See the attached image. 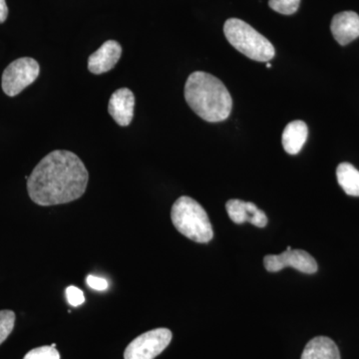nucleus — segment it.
I'll return each mask as SVG.
<instances>
[{
    "label": "nucleus",
    "instance_id": "obj_1",
    "mask_svg": "<svg viewBox=\"0 0 359 359\" xmlns=\"http://www.w3.org/2000/svg\"><path fill=\"white\" fill-rule=\"evenodd\" d=\"M88 180V171L76 154L52 151L28 177L27 192L35 204L43 207L67 204L83 196Z\"/></svg>",
    "mask_w": 359,
    "mask_h": 359
},
{
    "label": "nucleus",
    "instance_id": "obj_2",
    "mask_svg": "<svg viewBox=\"0 0 359 359\" xmlns=\"http://www.w3.org/2000/svg\"><path fill=\"white\" fill-rule=\"evenodd\" d=\"M185 99L191 109L207 122L224 121L233 108V99L223 82L203 71H196L187 79Z\"/></svg>",
    "mask_w": 359,
    "mask_h": 359
},
{
    "label": "nucleus",
    "instance_id": "obj_3",
    "mask_svg": "<svg viewBox=\"0 0 359 359\" xmlns=\"http://www.w3.org/2000/svg\"><path fill=\"white\" fill-rule=\"evenodd\" d=\"M171 219L175 228L194 242L205 244L214 237L207 212L192 198L180 197L172 207Z\"/></svg>",
    "mask_w": 359,
    "mask_h": 359
},
{
    "label": "nucleus",
    "instance_id": "obj_4",
    "mask_svg": "<svg viewBox=\"0 0 359 359\" xmlns=\"http://www.w3.org/2000/svg\"><path fill=\"white\" fill-rule=\"evenodd\" d=\"M224 33L231 46L252 60L269 62L275 57L273 45L245 21L238 18L226 20Z\"/></svg>",
    "mask_w": 359,
    "mask_h": 359
},
{
    "label": "nucleus",
    "instance_id": "obj_5",
    "mask_svg": "<svg viewBox=\"0 0 359 359\" xmlns=\"http://www.w3.org/2000/svg\"><path fill=\"white\" fill-rule=\"evenodd\" d=\"M40 67L35 59L23 57L11 63L2 74V90L7 96L18 95L39 76Z\"/></svg>",
    "mask_w": 359,
    "mask_h": 359
},
{
    "label": "nucleus",
    "instance_id": "obj_6",
    "mask_svg": "<svg viewBox=\"0 0 359 359\" xmlns=\"http://www.w3.org/2000/svg\"><path fill=\"white\" fill-rule=\"evenodd\" d=\"M172 337L168 328H156L139 335L125 349L124 358L154 359L167 348Z\"/></svg>",
    "mask_w": 359,
    "mask_h": 359
},
{
    "label": "nucleus",
    "instance_id": "obj_7",
    "mask_svg": "<svg viewBox=\"0 0 359 359\" xmlns=\"http://www.w3.org/2000/svg\"><path fill=\"white\" fill-rule=\"evenodd\" d=\"M264 268L271 273H278L283 269L294 268L301 273H316L318 271V263L309 252L302 250H292L287 247V250L280 255H269L264 259Z\"/></svg>",
    "mask_w": 359,
    "mask_h": 359
},
{
    "label": "nucleus",
    "instance_id": "obj_8",
    "mask_svg": "<svg viewBox=\"0 0 359 359\" xmlns=\"http://www.w3.org/2000/svg\"><path fill=\"white\" fill-rule=\"evenodd\" d=\"M226 210L229 217L235 224H244L245 222H249L257 228H264L268 224L266 214L254 203L233 199L226 202Z\"/></svg>",
    "mask_w": 359,
    "mask_h": 359
},
{
    "label": "nucleus",
    "instance_id": "obj_9",
    "mask_svg": "<svg viewBox=\"0 0 359 359\" xmlns=\"http://www.w3.org/2000/svg\"><path fill=\"white\" fill-rule=\"evenodd\" d=\"M135 96L128 88L116 90L111 95L108 112L118 125L129 126L134 117Z\"/></svg>",
    "mask_w": 359,
    "mask_h": 359
},
{
    "label": "nucleus",
    "instance_id": "obj_10",
    "mask_svg": "<svg viewBox=\"0 0 359 359\" xmlns=\"http://www.w3.org/2000/svg\"><path fill=\"white\" fill-rule=\"evenodd\" d=\"M122 47L115 40H108L96 52L90 55L88 69L93 74L108 72L115 67L121 58Z\"/></svg>",
    "mask_w": 359,
    "mask_h": 359
},
{
    "label": "nucleus",
    "instance_id": "obj_11",
    "mask_svg": "<svg viewBox=\"0 0 359 359\" xmlns=\"http://www.w3.org/2000/svg\"><path fill=\"white\" fill-rule=\"evenodd\" d=\"M334 39L340 45H347L359 37V15L353 11L335 14L330 25Z\"/></svg>",
    "mask_w": 359,
    "mask_h": 359
},
{
    "label": "nucleus",
    "instance_id": "obj_12",
    "mask_svg": "<svg viewBox=\"0 0 359 359\" xmlns=\"http://www.w3.org/2000/svg\"><path fill=\"white\" fill-rule=\"evenodd\" d=\"M308 125L301 120L289 123L283 130L282 143L285 152L290 155H297L301 152L308 139Z\"/></svg>",
    "mask_w": 359,
    "mask_h": 359
},
{
    "label": "nucleus",
    "instance_id": "obj_13",
    "mask_svg": "<svg viewBox=\"0 0 359 359\" xmlns=\"http://www.w3.org/2000/svg\"><path fill=\"white\" fill-rule=\"evenodd\" d=\"M302 359H341L339 347L327 337H316L304 347Z\"/></svg>",
    "mask_w": 359,
    "mask_h": 359
},
{
    "label": "nucleus",
    "instance_id": "obj_14",
    "mask_svg": "<svg viewBox=\"0 0 359 359\" xmlns=\"http://www.w3.org/2000/svg\"><path fill=\"white\" fill-rule=\"evenodd\" d=\"M339 186L347 195L359 197V171L349 163H341L337 169Z\"/></svg>",
    "mask_w": 359,
    "mask_h": 359
},
{
    "label": "nucleus",
    "instance_id": "obj_15",
    "mask_svg": "<svg viewBox=\"0 0 359 359\" xmlns=\"http://www.w3.org/2000/svg\"><path fill=\"white\" fill-rule=\"evenodd\" d=\"M15 323V313L13 311L4 309L0 311V344L6 341L9 334L13 332Z\"/></svg>",
    "mask_w": 359,
    "mask_h": 359
},
{
    "label": "nucleus",
    "instance_id": "obj_16",
    "mask_svg": "<svg viewBox=\"0 0 359 359\" xmlns=\"http://www.w3.org/2000/svg\"><path fill=\"white\" fill-rule=\"evenodd\" d=\"M301 0H269V6L276 13L292 15L299 9Z\"/></svg>",
    "mask_w": 359,
    "mask_h": 359
},
{
    "label": "nucleus",
    "instance_id": "obj_17",
    "mask_svg": "<svg viewBox=\"0 0 359 359\" xmlns=\"http://www.w3.org/2000/svg\"><path fill=\"white\" fill-rule=\"evenodd\" d=\"M23 359H60V354L56 347L45 346L32 349Z\"/></svg>",
    "mask_w": 359,
    "mask_h": 359
},
{
    "label": "nucleus",
    "instance_id": "obj_18",
    "mask_svg": "<svg viewBox=\"0 0 359 359\" xmlns=\"http://www.w3.org/2000/svg\"><path fill=\"white\" fill-rule=\"evenodd\" d=\"M66 297L67 301L69 302L71 306L77 308V306H81L85 302V297L83 292L74 285H70L66 289Z\"/></svg>",
    "mask_w": 359,
    "mask_h": 359
},
{
    "label": "nucleus",
    "instance_id": "obj_19",
    "mask_svg": "<svg viewBox=\"0 0 359 359\" xmlns=\"http://www.w3.org/2000/svg\"><path fill=\"white\" fill-rule=\"evenodd\" d=\"M86 282L91 289L99 290V292L107 290L108 285H109L105 278H98V276H87Z\"/></svg>",
    "mask_w": 359,
    "mask_h": 359
},
{
    "label": "nucleus",
    "instance_id": "obj_20",
    "mask_svg": "<svg viewBox=\"0 0 359 359\" xmlns=\"http://www.w3.org/2000/svg\"><path fill=\"white\" fill-rule=\"evenodd\" d=\"M8 16V7H7L6 0H0V23H4Z\"/></svg>",
    "mask_w": 359,
    "mask_h": 359
},
{
    "label": "nucleus",
    "instance_id": "obj_21",
    "mask_svg": "<svg viewBox=\"0 0 359 359\" xmlns=\"http://www.w3.org/2000/svg\"><path fill=\"white\" fill-rule=\"evenodd\" d=\"M266 67L268 68H271V65H269V63H266Z\"/></svg>",
    "mask_w": 359,
    "mask_h": 359
}]
</instances>
